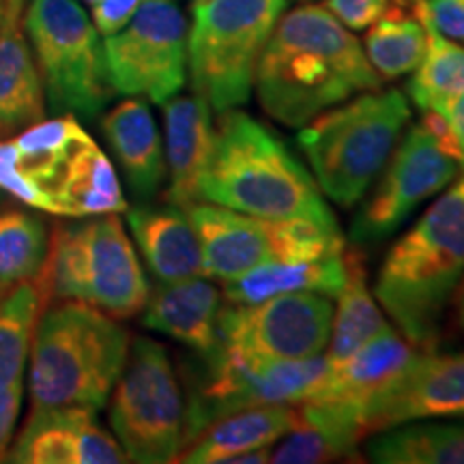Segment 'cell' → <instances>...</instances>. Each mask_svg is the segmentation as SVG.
I'll use <instances>...</instances> for the list:
<instances>
[{
	"mask_svg": "<svg viewBox=\"0 0 464 464\" xmlns=\"http://www.w3.org/2000/svg\"><path fill=\"white\" fill-rule=\"evenodd\" d=\"M254 86L271 119L304 127L355 92L381 89V78L338 17L318 5H301L277 20Z\"/></svg>",
	"mask_w": 464,
	"mask_h": 464,
	"instance_id": "6da1fadb",
	"label": "cell"
},
{
	"mask_svg": "<svg viewBox=\"0 0 464 464\" xmlns=\"http://www.w3.org/2000/svg\"><path fill=\"white\" fill-rule=\"evenodd\" d=\"M263 219L338 224L307 168L274 131L232 108L219 114L200 202Z\"/></svg>",
	"mask_w": 464,
	"mask_h": 464,
	"instance_id": "7a4b0ae2",
	"label": "cell"
},
{
	"mask_svg": "<svg viewBox=\"0 0 464 464\" xmlns=\"http://www.w3.org/2000/svg\"><path fill=\"white\" fill-rule=\"evenodd\" d=\"M464 277V174L390 249L374 295L413 346L432 344Z\"/></svg>",
	"mask_w": 464,
	"mask_h": 464,
	"instance_id": "3957f363",
	"label": "cell"
},
{
	"mask_svg": "<svg viewBox=\"0 0 464 464\" xmlns=\"http://www.w3.org/2000/svg\"><path fill=\"white\" fill-rule=\"evenodd\" d=\"M130 334L95 307L67 301L48 307L34 324L28 396L33 411L108 404L130 355Z\"/></svg>",
	"mask_w": 464,
	"mask_h": 464,
	"instance_id": "277c9868",
	"label": "cell"
},
{
	"mask_svg": "<svg viewBox=\"0 0 464 464\" xmlns=\"http://www.w3.org/2000/svg\"><path fill=\"white\" fill-rule=\"evenodd\" d=\"M409 121V102L400 91H363L346 106L314 116L297 142L323 194L348 208L382 172Z\"/></svg>",
	"mask_w": 464,
	"mask_h": 464,
	"instance_id": "5b68a950",
	"label": "cell"
},
{
	"mask_svg": "<svg viewBox=\"0 0 464 464\" xmlns=\"http://www.w3.org/2000/svg\"><path fill=\"white\" fill-rule=\"evenodd\" d=\"M34 282L45 301H78L112 318L140 314L150 293L136 249L116 213L56 228L48 260Z\"/></svg>",
	"mask_w": 464,
	"mask_h": 464,
	"instance_id": "8992f818",
	"label": "cell"
},
{
	"mask_svg": "<svg viewBox=\"0 0 464 464\" xmlns=\"http://www.w3.org/2000/svg\"><path fill=\"white\" fill-rule=\"evenodd\" d=\"M286 0H202L188 34L191 86L213 112L247 103Z\"/></svg>",
	"mask_w": 464,
	"mask_h": 464,
	"instance_id": "52a82bcc",
	"label": "cell"
},
{
	"mask_svg": "<svg viewBox=\"0 0 464 464\" xmlns=\"http://www.w3.org/2000/svg\"><path fill=\"white\" fill-rule=\"evenodd\" d=\"M24 31L52 110L95 119L112 100L114 89L102 34L82 5L78 0H28Z\"/></svg>",
	"mask_w": 464,
	"mask_h": 464,
	"instance_id": "ba28073f",
	"label": "cell"
},
{
	"mask_svg": "<svg viewBox=\"0 0 464 464\" xmlns=\"http://www.w3.org/2000/svg\"><path fill=\"white\" fill-rule=\"evenodd\" d=\"M110 426L131 462L166 464L188 448V402L160 342L138 338L110 393Z\"/></svg>",
	"mask_w": 464,
	"mask_h": 464,
	"instance_id": "9c48e42d",
	"label": "cell"
},
{
	"mask_svg": "<svg viewBox=\"0 0 464 464\" xmlns=\"http://www.w3.org/2000/svg\"><path fill=\"white\" fill-rule=\"evenodd\" d=\"M207 372L188 404V445L208 423L265 404H299L329 374L327 357L271 359L219 346L208 353Z\"/></svg>",
	"mask_w": 464,
	"mask_h": 464,
	"instance_id": "30bf717a",
	"label": "cell"
},
{
	"mask_svg": "<svg viewBox=\"0 0 464 464\" xmlns=\"http://www.w3.org/2000/svg\"><path fill=\"white\" fill-rule=\"evenodd\" d=\"M188 20L172 0H142L119 33L103 42L114 92L164 106L188 80Z\"/></svg>",
	"mask_w": 464,
	"mask_h": 464,
	"instance_id": "8fae6325",
	"label": "cell"
},
{
	"mask_svg": "<svg viewBox=\"0 0 464 464\" xmlns=\"http://www.w3.org/2000/svg\"><path fill=\"white\" fill-rule=\"evenodd\" d=\"M460 160L440 144L426 123L413 125L392 150L379 185L353 219L351 241L376 243L393 235L421 202L454 181Z\"/></svg>",
	"mask_w": 464,
	"mask_h": 464,
	"instance_id": "7c38bea8",
	"label": "cell"
},
{
	"mask_svg": "<svg viewBox=\"0 0 464 464\" xmlns=\"http://www.w3.org/2000/svg\"><path fill=\"white\" fill-rule=\"evenodd\" d=\"M334 305L318 293L276 295L219 307L218 344L271 359H307L332 338Z\"/></svg>",
	"mask_w": 464,
	"mask_h": 464,
	"instance_id": "4fadbf2b",
	"label": "cell"
},
{
	"mask_svg": "<svg viewBox=\"0 0 464 464\" xmlns=\"http://www.w3.org/2000/svg\"><path fill=\"white\" fill-rule=\"evenodd\" d=\"M464 420V353H415L409 365L372 396L363 415L365 437L426 420Z\"/></svg>",
	"mask_w": 464,
	"mask_h": 464,
	"instance_id": "5bb4252c",
	"label": "cell"
},
{
	"mask_svg": "<svg viewBox=\"0 0 464 464\" xmlns=\"http://www.w3.org/2000/svg\"><path fill=\"white\" fill-rule=\"evenodd\" d=\"M188 216L198 237L205 276L239 280L256 266L282 260L280 219H263L219 205H191Z\"/></svg>",
	"mask_w": 464,
	"mask_h": 464,
	"instance_id": "9a60e30c",
	"label": "cell"
},
{
	"mask_svg": "<svg viewBox=\"0 0 464 464\" xmlns=\"http://www.w3.org/2000/svg\"><path fill=\"white\" fill-rule=\"evenodd\" d=\"M17 464H119L130 462L112 434L89 409L33 411L14 450L5 454Z\"/></svg>",
	"mask_w": 464,
	"mask_h": 464,
	"instance_id": "2e32d148",
	"label": "cell"
},
{
	"mask_svg": "<svg viewBox=\"0 0 464 464\" xmlns=\"http://www.w3.org/2000/svg\"><path fill=\"white\" fill-rule=\"evenodd\" d=\"M168 205L188 208L200 202V181L211 158L216 130L211 106L200 95H174L164 103Z\"/></svg>",
	"mask_w": 464,
	"mask_h": 464,
	"instance_id": "e0dca14e",
	"label": "cell"
},
{
	"mask_svg": "<svg viewBox=\"0 0 464 464\" xmlns=\"http://www.w3.org/2000/svg\"><path fill=\"white\" fill-rule=\"evenodd\" d=\"M219 290L202 277L161 282L149 293L142 323L207 357L218 348Z\"/></svg>",
	"mask_w": 464,
	"mask_h": 464,
	"instance_id": "ac0fdd59",
	"label": "cell"
},
{
	"mask_svg": "<svg viewBox=\"0 0 464 464\" xmlns=\"http://www.w3.org/2000/svg\"><path fill=\"white\" fill-rule=\"evenodd\" d=\"M127 224L149 269L160 282L205 276L198 237L185 208L174 205L133 207L127 211Z\"/></svg>",
	"mask_w": 464,
	"mask_h": 464,
	"instance_id": "d6986e66",
	"label": "cell"
},
{
	"mask_svg": "<svg viewBox=\"0 0 464 464\" xmlns=\"http://www.w3.org/2000/svg\"><path fill=\"white\" fill-rule=\"evenodd\" d=\"M102 130L133 194L155 196L168 170L164 142L147 102L140 97L121 102L103 116Z\"/></svg>",
	"mask_w": 464,
	"mask_h": 464,
	"instance_id": "ffe728a7",
	"label": "cell"
},
{
	"mask_svg": "<svg viewBox=\"0 0 464 464\" xmlns=\"http://www.w3.org/2000/svg\"><path fill=\"white\" fill-rule=\"evenodd\" d=\"M297 423L295 404H265L237 411L208 423L198 437L181 451L179 462L218 464L232 458L265 450L280 440Z\"/></svg>",
	"mask_w": 464,
	"mask_h": 464,
	"instance_id": "44dd1931",
	"label": "cell"
},
{
	"mask_svg": "<svg viewBox=\"0 0 464 464\" xmlns=\"http://www.w3.org/2000/svg\"><path fill=\"white\" fill-rule=\"evenodd\" d=\"M346 280L344 252L312 260H271L224 284L226 304H258L276 295L318 293L338 297Z\"/></svg>",
	"mask_w": 464,
	"mask_h": 464,
	"instance_id": "7402d4cb",
	"label": "cell"
},
{
	"mask_svg": "<svg viewBox=\"0 0 464 464\" xmlns=\"http://www.w3.org/2000/svg\"><path fill=\"white\" fill-rule=\"evenodd\" d=\"M123 211L127 202L112 161L91 136L84 138L63 168L52 216L92 218Z\"/></svg>",
	"mask_w": 464,
	"mask_h": 464,
	"instance_id": "603a6c76",
	"label": "cell"
},
{
	"mask_svg": "<svg viewBox=\"0 0 464 464\" xmlns=\"http://www.w3.org/2000/svg\"><path fill=\"white\" fill-rule=\"evenodd\" d=\"M22 22L0 28V131L45 119V89Z\"/></svg>",
	"mask_w": 464,
	"mask_h": 464,
	"instance_id": "cb8c5ba5",
	"label": "cell"
},
{
	"mask_svg": "<svg viewBox=\"0 0 464 464\" xmlns=\"http://www.w3.org/2000/svg\"><path fill=\"white\" fill-rule=\"evenodd\" d=\"M344 266L346 280L338 295V310L334 312L332 351L327 357L332 365L346 362L353 353L390 327L365 284L362 252L344 247Z\"/></svg>",
	"mask_w": 464,
	"mask_h": 464,
	"instance_id": "d4e9b609",
	"label": "cell"
},
{
	"mask_svg": "<svg viewBox=\"0 0 464 464\" xmlns=\"http://www.w3.org/2000/svg\"><path fill=\"white\" fill-rule=\"evenodd\" d=\"M365 454L382 464H464V423H415L370 434Z\"/></svg>",
	"mask_w": 464,
	"mask_h": 464,
	"instance_id": "484cf974",
	"label": "cell"
},
{
	"mask_svg": "<svg viewBox=\"0 0 464 464\" xmlns=\"http://www.w3.org/2000/svg\"><path fill=\"white\" fill-rule=\"evenodd\" d=\"M426 26L413 5L392 3L365 34L370 65L381 80H396L415 72L426 54Z\"/></svg>",
	"mask_w": 464,
	"mask_h": 464,
	"instance_id": "4316f807",
	"label": "cell"
},
{
	"mask_svg": "<svg viewBox=\"0 0 464 464\" xmlns=\"http://www.w3.org/2000/svg\"><path fill=\"white\" fill-rule=\"evenodd\" d=\"M50 239L42 218L22 208L0 213V295L34 282L48 260Z\"/></svg>",
	"mask_w": 464,
	"mask_h": 464,
	"instance_id": "83f0119b",
	"label": "cell"
},
{
	"mask_svg": "<svg viewBox=\"0 0 464 464\" xmlns=\"http://www.w3.org/2000/svg\"><path fill=\"white\" fill-rule=\"evenodd\" d=\"M45 304L37 282L17 284L0 299V390L24 374L34 324Z\"/></svg>",
	"mask_w": 464,
	"mask_h": 464,
	"instance_id": "f1b7e54d",
	"label": "cell"
},
{
	"mask_svg": "<svg viewBox=\"0 0 464 464\" xmlns=\"http://www.w3.org/2000/svg\"><path fill=\"white\" fill-rule=\"evenodd\" d=\"M415 14L426 26V54L413 78L409 80V95L421 112L434 110L440 102L464 92V45L451 44L443 34L434 31L413 3Z\"/></svg>",
	"mask_w": 464,
	"mask_h": 464,
	"instance_id": "f546056e",
	"label": "cell"
},
{
	"mask_svg": "<svg viewBox=\"0 0 464 464\" xmlns=\"http://www.w3.org/2000/svg\"><path fill=\"white\" fill-rule=\"evenodd\" d=\"M284 440L269 451V462L276 464H318L342 460L338 450L316 428L305 423L297 413V423L282 437Z\"/></svg>",
	"mask_w": 464,
	"mask_h": 464,
	"instance_id": "4dcf8cb0",
	"label": "cell"
},
{
	"mask_svg": "<svg viewBox=\"0 0 464 464\" xmlns=\"http://www.w3.org/2000/svg\"><path fill=\"white\" fill-rule=\"evenodd\" d=\"M415 5L434 31L464 44V0H415Z\"/></svg>",
	"mask_w": 464,
	"mask_h": 464,
	"instance_id": "1f68e13d",
	"label": "cell"
},
{
	"mask_svg": "<svg viewBox=\"0 0 464 464\" xmlns=\"http://www.w3.org/2000/svg\"><path fill=\"white\" fill-rule=\"evenodd\" d=\"M392 0H324V9L351 31H365L385 14Z\"/></svg>",
	"mask_w": 464,
	"mask_h": 464,
	"instance_id": "d6a6232c",
	"label": "cell"
},
{
	"mask_svg": "<svg viewBox=\"0 0 464 464\" xmlns=\"http://www.w3.org/2000/svg\"><path fill=\"white\" fill-rule=\"evenodd\" d=\"M142 0H100L92 5V24L103 37L119 33L131 20Z\"/></svg>",
	"mask_w": 464,
	"mask_h": 464,
	"instance_id": "836d02e7",
	"label": "cell"
},
{
	"mask_svg": "<svg viewBox=\"0 0 464 464\" xmlns=\"http://www.w3.org/2000/svg\"><path fill=\"white\" fill-rule=\"evenodd\" d=\"M22 396H24L22 379L0 390V460H5V454H7L11 440H14L17 415H20L22 409Z\"/></svg>",
	"mask_w": 464,
	"mask_h": 464,
	"instance_id": "e575fe53",
	"label": "cell"
},
{
	"mask_svg": "<svg viewBox=\"0 0 464 464\" xmlns=\"http://www.w3.org/2000/svg\"><path fill=\"white\" fill-rule=\"evenodd\" d=\"M434 110L445 116V121L450 123L451 131H454L458 147H460L462 166H464V92H462V95L451 97V100L440 102Z\"/></svg>",
	"mask_w": 464,
	"mask_h": 464,
	"instance_id": "d590c367",
	"label": "cell"
},
{
	"mask_svg": "<svg viewBox=\"0 0 464 464\" xmlns=\"http://www.w3.org/2000/svg\"><path fill=\"white\" fill-rule=\"evenodd\" d=\"M28 0H0V28L11 22H22Z\"/></svg>",
	"mask_w": 464,
	"mask_h": 464,
	"instance_id": "8d00e7d4",
	"label": "cell"
},
{
	"mask_svg": "<svg viewBox=\"0 0 464 464\" xmlns=\"http://www.w3.org/2000/svg\"><path fill=\"white\" fill-rule=\"evenodd\" d=\"M458 316H460V323L464 327V286L460 290V295H458Z\"/></svg>",
	"mask_w": 464,
	"mask_h": 464,
	"instance_id": "74e56055",
	"label": "cell"
},
{
	"mask_svg": "<svg viewBox=\"0 0 464 464\" xmlns=\"http://www.w3.org/2000/svg\"><path fill=\"white\" fill-rule=\"evenodd\" d=\"M392 3H396V5H406V7H411V5H413L415 0H392Z\"/></svg>",
	"mask_w": 464,
	"mask_h": 464,
	"instance_id": "f35d334b",
	"label": "cell"
},
{
	"mask_svg": "<svg viewBox=\"0 0 464 464\" xmlns=\"http://www.w3.org/2000/svg\"><path fill=\"white\" fill-rule=\"evenodd\" d=\"M84 3L91 5V7H92V5H97V3H100V0H84Z\"/></svg>",
	"mask_w": 464,
	"mask_h": 464,
	"instance_id": "ab89813d",
	"label": "cell"
},
{
	"mask_svg": "<svg viewBox=\"0 0 464 464\" xmlns=\"http://www.w3.org/2000/svg\"><path fill=\"white\" fill-rule=\"evenodd\" d=\"M194 3H202V0H194Z\"/></svg>",
	"mask_w": 464,
	"mask_h": 464,
	"instance_id": "60d3db41",
	"label": "cell"
}]
</instances>
